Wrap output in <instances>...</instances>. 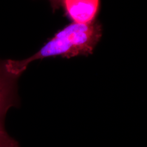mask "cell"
<instances>
[{"instance_id": "obj_4", "label": "cell", "mask_w": 147, "mask_h": 147, "mask_svg": "<svg viewBox=\"0 0 147 147\" xmlns=\"http://www.w3.org/2000/svg\"><path fill=\"white\" fill-rule=\"evenodd\" d=\"M0 147H19V143L5 131L2 119H0Z\"/></svg>"}, {"instance_id": "obj_5", "label": "cell", "mask_w": 147, "mask_h": 147, "mask_svg": "<svg viewBox=\"0 0 147 147\" xmlns=\"http://www.w3.org/2000/svg\"><path fill=\"white\" fill-rule=\"evenodd\" d=\"M53 12L55 13L57 10L59 9L61 6L63 0H49Z\"/></svg>"}, {"instance_id": "obj_1", "label": "cell", "mask_w": 147, "mask_h": 147, "mask_svg": "<svg viewBox=\"0 0 147 147\" xmlns=\"http://www.w3.org/2000/svg\"><path fill=\"white\" fill-rule=\"evenodd\" d=\"M102 26L98 20L87 24L71 22L56 32L38 51L23 60L5 61L7 71L19 78L33 61L61 57L69 58L92 55L102 36Z\"/></svg>"}, {"instance_id": "obj_2", "label": "cell", "mask_w": 147, "mask_h": 147, "mask_svg": "<svg viewBox=\"0 0 147 147\" xmlns=\"http://www.w3.org/2000/svg\"><path fill=\"white\" fill-rule=\"evenodd\" d=\"M64 16L72 22L87 24L97 20L100 0H63Z\"/></svg>"}, {"instance_id": "obj_3", "label": "cell", "mask_w": 147, "mask_h": 147, "mask_svg": "<svg viewBox=\"0 0 147 147\" xmlns=\"http://www.w3.org/2000/svg\"><path fill=\"white\" fill-rule=\"evenodd\" d=\"M17 80L6 71L4 61H0V119L3 120L8 110L18 104Z\"/></svg>"}]
</instances>
